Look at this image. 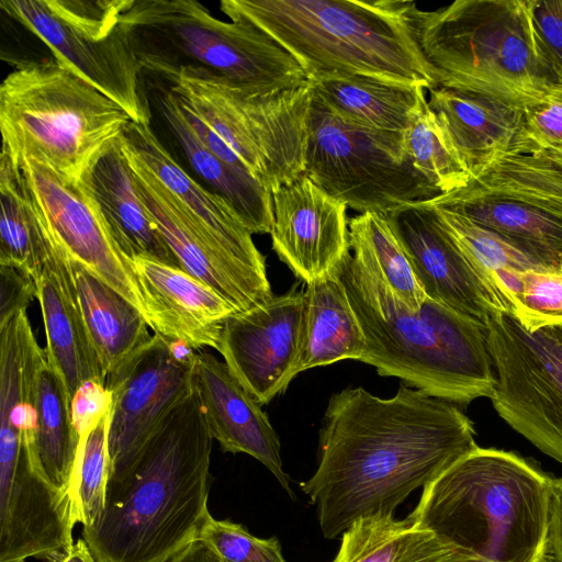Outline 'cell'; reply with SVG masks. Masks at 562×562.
Segmentation results:
<instances>
[{
	"mask_svg": "<svg viewBox=\"0 0 562 562\" xmlns=\"http://www.w3.org/2000/svg\"><path fill=\"white\" fill-rule=\"evenodd\" d=\"M394 562L482 561L434 532L414 526L404 539Z\"/></svg>",
	"mask_w": 562,
	"mask_h": 562,
	"instance_id": "cell-41",
	"label": "cell"
},
{
	"mask_svg": "<svg viewBox=\"0 0 562 562\" xmlns=\"http://www.w3.org/2000/svg\"><path fill=\"white\" fill-rule=\"evenodd\" d=\"M366 339L335 270L305 283L299 373L345 359L360 360Z\"/></svg>",
	"mask_w": 562,
	"mask_h": 562,
	"instance_id": "cell-29",
	"label": "cell"
},
{
	"mask_svg": "<svg viewBox=\"0 0 562 562\" xmlns=\"http://www.w3.org/2000/svg\"><path fill=\"white\" fill-rule=\"evenodd\" d=\"M409 516L374 515L355 521L342 535L339 550L331 562H394L413 529Z\"/></svg>",
	"mask_w": 562,
	"mask_h": 562,
	"instance_id": "cell-38",
	"label": "cell"
},
{
	"mask_svg": "<svg viewBox=\"0 0 562 562\" xmlns=\"http://www.w3.org/2000/svg\"><path fill=\"white\" fill-rule=\"evenodd\" d=\"M120 139L140 157L222 248L267 274L265 256L238 214L223 198L188 175L159 142L150 124L130 122Z\"/></svg>",
	"mask_w": 562,
	"mask_h": 562,
	"instance_id": "cell-24",
	"label": "cell"
},
{
	"mask_svg": "<svg viewBox=\"0 0 562 562\" xmlns=\"http://www.w3.org/2000/svg\"><path fill=\"white\" fill-rule=\"evenodd\" d=\"M111 407L112 393L105 384L93 381L82 384L71 400L72 420L79 437H87Z\"/></svg>",
	"mask_w": 562,
	"mask_h": 562,
	"instance_id": "cell-43",
	"label": "cell"
},
{
	"mask_svg": "<svg viewBox=\"0 0 562 562\" xmlns=\"http://www.w3.org/2000/svg\"><path fill=\"white\" fill-rule=\"evenodd\" d=\"M119 142L144 204L183 270L216 291L237 313L272 299L268 276L222 248L140 157Z\"/></svg>",
	"mask_w": 562,
	"mask_h": 562,
	"instance_id": "cell-16",
	"label": "cell"
},
{
	"mask_svg": "<svg viewBox=\"0 0 562 562\" xmlns=\"http://www.w3.org/2000/svg\"><path fill=\"white\" fill-rule=\"evenodd\" d=\"M532 21L546 58L562 82V0H532Z\"/></svg>",
	"mask_w": 562,
	"mask_h": 562,
	"instance_id": "cell-42",
	"label": "cell"
},
{
	"mask_svg": "<svg viewBox=\"0 0 562 562\" xmlns=\"http://www.w3.org/2000/svg\"><path fill=\"white\" fill-rule=\"evenodd\" d=\"M167 562H226L202 538L198 537Z\"/></svg>",
	"mask_w": 562,
	"mask_h": 562,
	"instance_id": "cell-46",
	"label": "cell"
},
{
	"mask_svg": "<svg viewBox=\"0 0 562 562\" xmlns=\"http://www.w3.org/2000/svg\"><path fill=\"white\" fill-rule=\"evenodd\" d=\"M272 248L305 283L331 273L350 250L347 205L305 175L271 192Z\"/></svg>",
	"mask_w": 562,
	"mask_h": 562,
	"instance_id": "cell-20",
	"label": "cell"
},
{
	"mask_svg": "<svg viewBox=\"0 0 562 562\" xmlns=\"http://www.w3.org/2000/svg\"><path fill=\"white\" fill-rule=\"evenodd\" d=\"M428 91L437 114L471 172L501 149L527 134L524 112L496 100L452 88Z\"/></svg>",
	"mask_w": 562,
	"mask_h": 562,
	"instance_id": "cell-27",
	"label": "cell"
},
{
	"mask_svg": "<svg viewBox=\"0 0 562 562\" xmlns=\"http://www.w3.org/2000/svg\"><path fill=\"white\" fill-rule=\"evenodd\" d=\"M213 437L196 389L148 442L102 516L82 536L98 562H167L211 516Z\"/></svg>",
	"mask_w": 562,
	"mask_h": 562,
	"instance_id": "cell-2",
	"label": "cell"
},
{
	"mask_svg": "<svg viewBox=\"0 0 562 562\" xmlns=\"http://www.w3.org/2000/svg\"><path fill=\"white\" fill-rule=\"evenodd\" d=\"M231 20L259 27L305 70L438 87L417 36L419 9L409 0H223Z\"/></svg>",
	"mask_w": 562,
	"mask_h": 562,
	"instance_id": "cell-3",
	"label": "cell"
},
{
	"mask_svg": "<svg viewBox=\"0 0 562 562\" xmlns=\"http://www.w3.org/2000/svg\"><path fill=\"white\" fill-rule=\"evenodd\" d=\"M35 284L46 334L47 363L63 380L70 400L87 382L106 385L85 324L68 258L53 239Z\"/></svg>",
	"mask_w": 562,
	"mask_h": 562,
	"instance_id": "cell-23",
	"label": "cell"
},
{
	"mask_svg": "<svg viewBox=\"0 0 562 562\" xmlns=\"http://www.w3.org/2000/svg\"><path fill=\"white\" fill-rule=\"evenodd\" d=\"M195 350L159 334L106 376L112 393L106 502L116 496L145 448L194 391Z\"/></svg>",
	"mask_w": 562,
	"mask_h": 562,
	"instance_id": "cell-14",
	"label": "cell"
},
{
	"mask_svg": "<svg viewBox=\"0 0 562 562\" xmlns=\"http://www.w3.org/2000/svg\"><path fill=\"white\" fill-rule=\"evenodd\" d=\"M493 282L526 330L562 325V272L501 270Z\"/></svg>",
	"mask_w": 562,
	"mask_h": 562,
	"instance_id": "cell-35",
	"label": "cell"
},
{
	"mask_svg": "<svg viewBox=\"0 0 562 562\" xmlns=\"http://www.w3.org/2000/svg\"><path fill=\"white\" fill-rule=\"evenodd\" d=\"M88 180L109 231L125 257L183 270L144 204L119 140L99 158Z\"/></svg>",
	"mask_w": 562,
	"mask_h": 562,
	"instance_id": "cell-25",
	"label": "cell"
},
{
	"mask_svg": "<svg viewBox=\"0 0 562 562\" xmlns=\"http://www.w3.org/2000/svg\"><path fill=\"white\" fill-rule=\"evenodd\" d=\"M474 436L452 402L404 384L389 398L348 387L328 401L318 464L300 487L324 538L336 539L360 518L394 515L414 491L476 448Z\"/></svg>",
	"mask_w": 562,
	"mask_h": 562,
	"instance_id": "cell-1",
	"label": "cell"
},
{
	"mask_svg": "<svg viewBox=\"0 0 562 562\" xmlns=\"http://www.w3.org/2000/svg\"><path fill=\"white\" fill-rule=\"evenodd\" d=\"M68 261L89 337L108 376L151 339L149 325L116 290L81 265Z\"/></svg>",
	"mask_w": 562,
	"mask_h": 562,
	"instance_id": "cell-30",
	"label": "cell"
},
{
	"mask_svg": "<svg viewBox=\"0 0 562 562\" xmlns=\"http://www.w3.org/2000/svg\"><path fill=\"white\" fill-rule=\"evenodd\" d=\"M315 184L360 214H389L440 192L406 155L404 134L344 121L312 91L305 171Z\"/></svg>",
	"mask_w": 562,
	"mask_h": 562,
	"instance_id": "cell-11",
	"label": "cell"
},
{
	"mask_svg": "<svg viewBox=\"0 0 562 562\" xmlns=\"http://www.w3.org/2000/svg\"><path fill=\"white\" fill-rule=\"evenodd\" d=\"M157 102L165 124L207 189L234 209L251 234H270L273 225L270 190L247 171L227 164L209 149L196 136L168 89L159 93Z\"/></svg>",
	"mask_w": 562,
	"mask_h": 562,
	"instance_id": "cell-26",
	"label": "cell"
},
{
	"mask_svg": "<svg viewBox=\"0 0 562 562\" xmlns=\"http://www.w3.org/2000/svg\"><path fill=\"white\" fill-rule=\"evenodd\" d=\"M485 329L496 375L495 411L562 463V325L528 331L510 313L498 312Z\"/></svg>",
	"mask_w": 562,
	"mask_h": 562,
	"instance_id": "cell-13",
	"label": "cell"
},
{
	"mask_svg": "<svg viewBox=\"0 0 562 562\" xmlns=\"http://www.w3.org/2000/svg\"><path fill=\"white\" fill-rule=\"evenodd\" d=\"M128 114L57 61H27L0 86L2 150L14 165L35 159L76 181L117 143Z\"/></svg>",
	"mask_w": 562,
	"mask_h": 562,
	"instance_id": "cell-8",
	"label": "cell"
},
{
	"mask_svg": "<svg viewBox=\"0 0 562 562\" xmlns=\"http://www.w3.org/2000/svg\"><path fill=\"white\" fill-rule=\"evenodd\" d=\"M48 562H98L85 539H78L67 548L46 558Z\"/></svg>",
	"mask_w": 562,
	"mask_h": 562,
	"instance_id": "cell-47",
	"label": "cell"
},
{
	"mask_svg": "<svg viewBox=\"0 0 562 562\" xmlns=\"http://www.w3.org/2000/svg\"><path fill=\"white\" fill-rule=\"evenodd\" d=\"M429 206L436 211L440 222L467 257L493 284L494 273L501 270H546L469 217L447 209Z\"/></svg>",
	"mask_w": 562,
	"mask_h": 562,
	"instance_id": "cell-37",
	"label": "cell"
},
{
	"mask_svg": "<svg viewBox=\"0 0 562 562\" xmlns=\"http://www.w3.org/2000/svg\"><path fill=\"white\" fill-rule=\"evenodd\" d=\"M336 271L364 335L359 361L454 404L492 397L496 375L483 325L429 297L409 308L350 250Z\"/></svg>",
	"mask_w": 562,
	"mask_h": 562,
	"instance_id": "cell-4",
	"label": "cell"
},
{
	"mask_svg": "<svg viewBox=\"0 0 562 562\" xmlns=\"http://www.w3.org/2000/svg\"><path fill=\"white\" fill-rule=\"evenodd\" d=\"M313 94L334 114L359 127L404 134L427 102L426 89L341 74L310 78Z\"/></svg>",
	"mask_w": 562,
	"mask_h": 562,
	"instance_id": "cell-28",
	"label": "cell"
},
{
	"mask_svg": "<svg viewBox=\"0 0 562 562\" xmlns=\"http://www.w3.org/2000/svg\"><path fill=\"white\" fill-rule=\"evenodd\" d=\"M551 480L515 452L477 446L423 488L408 516L482 562H538Z\"/></svg>",
	"mask_w": 562,
	"mask_h": 562,
	"instance_id": "cell-5",
	"label": "cell"
},
{
	"mask_svg": "<svg viewBox=\"0 0 562 562\" xmlns=\"http://www.w3.org/2000/svg\"><path fill=\"white\" fill-rule=\"evenodd\" d=\"M349 246L355 259L385 283L409 308L427 299L385 214L367 212L349 221Z\"/></svg>",
	"mask_w": 562,
	"mask_h": 562,
	"instance_id": "cell-33",
	"label": "cell"
},
{
	"mask_svg": "<svg viewBox=\"0 0 562 562\" xmlns=\"http://www.w3.org/2000/svg\"><path fill=\"white\" fill-rule=\"evenodd\" d=\"M194 386L212 437L222 450L246 453L258 460L295 499L290 479L283 470L279 436L268 415L225 362L206 349L195 350Z\"/></svg>",
	"mask_w": 562,
	"mask_h": 562,
	"instance_id": "cell-21",
	"label": "cell"
},
{
	"mask_svg": "<svg viewBox=\"0 0 562 562\" xmlns=\"http://www.w3.org/2000/svg\"><path fill=\"white\" fill-rule=\"evenodd\" d=\"M547 553L562 562V477H552L548 502Z\"/></svg>",
	"mask_w": 562,
	"mask_h": 562,
	"instance_id": "cell-45",
	"label": "cell"
},
{
	"mask_svg": "<svg viewBox=\"0 0 562 562\" xmlns=\"http://www.w3.org/2000/svg\"><path fill=\"white\" fill-rule=\"evenodd\" d=\"M404 145L411 162L440 194L463 188L470 181V170L428 101L404 133Z\"/></svg>",
	"mask_w": 562,
	"mask_h": 562,
	"instance_id": "cell-34",
	"label": "cell"
},
{
	"mask_svg": "<svg viewBox=\"0 0 562 562\" xmlns=\"http://www.w3.org/2000/svg\"><path fill=\"white\" fill-rule=\"evenodd\" d=\"M417 36L440 87L524 111L559 82L533 26L532 0H457L419 10Z\"/></svg>",
	"mask_w": 562,
	"mask_h": 562,
	"instance_id": "cell-6",
	"label": "cell"
},
{
	"mask_svg": "<svg viewBox=\"0 0 562 562\" xmlns=\"http://www.w3.org/2000/svg\"><path fill=\"white\" fill-rule=\"evenodd\" d=\"M161 78L270 192L304 175L311 82L271 95L250 97L193 69H179Z\"/></svg>",
	"mask_w": 562,
	"mask_h": 562,
	"instance_id": "cell-10",
	"label": "cell"
},
{
	"mask_svg": "<svg viewBox=\"0 0 562 562\" xmlns=\"http://www.w3.org/2000/svg\"><path fill=\"white\" fill-rule=\"evenodd\" d=\"M36 404L37 426L30 453L45 477L68 494L80 437L66 386L47 362L38 374Z\"/></svg>",
	"mask_w": 562,
	"mask_h": 562,
	"instance_id": "cell-31",
	"label": "cell"
},
{
	"mask_svg": "<svg viewBox=\"0 0 562 562\" xmlns=\"http://www.w3.org/2000/svg\"><path fill=\"white\" fill-rule=\"evenodd\" d=\"M427 297L485 327L493 313H510L496 286L474 266L424 201L386 214Z\"/></svg>",
	"mask_w": 562,
	"mask_h": 562,
	"instance_id": "cell-17",
	"label": "cell"
},
{
	"mask_svg": "<svg viewBox=\"0 0 562 562\" xmlns=\"http://www.w3.org/2000/svg\"><path fill=\"white\" fill-rule=\"evenodd\" d=\"M69 495L37 468L25 445L0 450V562L46 559L74 543Z\"/></svg>",
	"mask_w": 562,
	"mask_h": 562,
	"instance_id": "cell-19",
	"label": "cell"
},
{
	"mask_svg": "<svg viewBox=\"0 0 562 562\" xmlns=\"http://www.w3.org/2000/svg\"><path fill=\"white\" fill-rule=\"evenodd\" d=\"M121 26L143 70L210 75L250 97L310 82L297 60L270 35L238 19H216L195 0H132Z\"/></svg>",
	"mask_w": 562,
	"mask_h": 562,
	"instance_id": "cell-7",
	"label": "cell"
},
{
	"mask_svg": "<svg viewBox=\"0 0 562 562\" xmlns=\"http://www.w3.org/2000/svg\"><path fill=\"white\" fill-rule=\"evenodd\" d=\"M109 420L110 412L79 441L68 494L74 520L83 527L97 522L106 506Z\"/></svg>",
	"mask_w": 562,
	"mask_h": 562,
	"instance_id": "cell-36",
	"label": "cell"
},
{
	"mask_svg": "<svg viewBox=\"0 0 562 562\" xmlns=\"http://www.w3.org/2000/svg\"><path fill=\"white\" fill-rule=\"evenodd\" d=\"M199 537L226 562H286L277 537L258 538L227 519L210 516Z\"/></svg>",
	"mask_w": 562,
	"mask_h": 562,
	"instance_id": "cell-39",
	"label": "cell"
},
{
	"mask_svg": "<svg viewBox=\"0 0 562 562\" xmlns=\"http://www.w3.org/2000/svg\"><path fill=\"white\" fill-rule=\"evenodd\" d=\"M0 265L40 277L52 249V239L23 188L19 168L1 150Z\"/></svg>",
	"mask_w": 562,
	"mask_h": 562,
	"instance_id": "cell-32",
	"label": "cell"
},
{
	"mask_svg": "<svg viewBox=\"0 0 562 562\" xmlns=\"http://www.w3.org/2000/svg\"><path fill=\"white\" fill-rule=\"evenodd\" d=\"M538 562H554V561L548 553H546Z\"/></svg>",
	"mask_w": 562,
	"mask_h": 562,
	"instance_id": "cell-48",
	"label": "cell"
},
{
	"mask_svg": "<svg viewBox=\"0 0 562 562\" xmlns=\"http://www.w3.org/2000/svg\"><path fill=\"white\" fill-rule=\"evenodd\" d=\"M425 202L469 217L543 269L562 272V149L526 134L475 168L465 187Z\"/></svg>",
	"mask_w": 562,
	"mask_h": 562,
	"instance_id": "cell-9",
	"label": "cell"
},
{
	"mask_svg": "<svg viewBox=\"0 0 562 562\" xmlns=\"http://www.w3.org/2000/svg\"><path fill=\"white\" fill-rule=\"evenodd\" d=\"M302 324L303 291L296 285L225 319L217 351L259 404L284 392L299 374Z\"/></svg>",
	"mask_w": 562,
	"mask_h": 562,
	"instance_id": "cell-18",
	"label": "cell"
},
{
	"mask_svg": "<svg viewBox=\"0 0 562 562\" xmlns=\"http://www.w3.org/2000/svg\"><path fill=\"white\" fill-rule=\"evenodd\" d=\"M132 0H2L0 8L35 34L55 59L117 103L132 122L150 124L143 67L121 26Z\"/></svg>",
	"mask_w": 562,
	"mask_h": 562,
	"instance_id": "cell-12",
	"label": "cell"
},
{
	"mask_svg": "<svg viewBox=\"0 0 562 562\" xmlns=\"http://www.w3.org/2000/svg\"><path fill=\"white\" fill-rule=\"evenodd\" d=\"M23 188L54 243L136 306L150 327L131 260L112 237L88 178L76 181L35 159L15 165Z\"/></svg>",
	"mask_w": 562,
	"mask_h": 562,
	"instance_id": "cell-15",
	"label": "cell"
},
{
	"mask_svg": "<svg viewBox=\"0 0 562 562\" xmlns=\"http://www.w3.org/2000/svg\"><path fill=\"white\" fill-rule=\"evenodd\" d=\"M144 293L150 328L191 349L217 351L225 319L237 313L216 291L182 269L131 259Z\"/></svg>",
	"mask_w": 562,
	"mask_h": 562,
	"instance_id": "cell-22",
	"label": "cell"
},
{
	"mask_svg": "<svg viewBox=\"0 0 562 562\" xmlns=\"http://www.w3.org/2000/svg\"><path fill=\"white\" fill-rule=\"evenodd\" d=\"M37 297L33 278L10 266L0 265V326Z\"/></svg>",
	"mask_w": 562,
	"mask_h": 562,
	"instance_id": "cell-44",
	"label": "cell"
},
{
	"mask_svg": "<svg viewBox=\"0 0 562 562\" xmlns=\"http://www.w3.org/2000/svg\"><path fill=\"white\" fill-rule=\"evenodd\" d=\"M522 112L530 138L544 147L562 149V82H555Z\"/></svg>",
	"mask_w": 562,
	"mask_h": 562,
	"instance_id": "cell-40",
	"label": "cell"
}]
</instances>
